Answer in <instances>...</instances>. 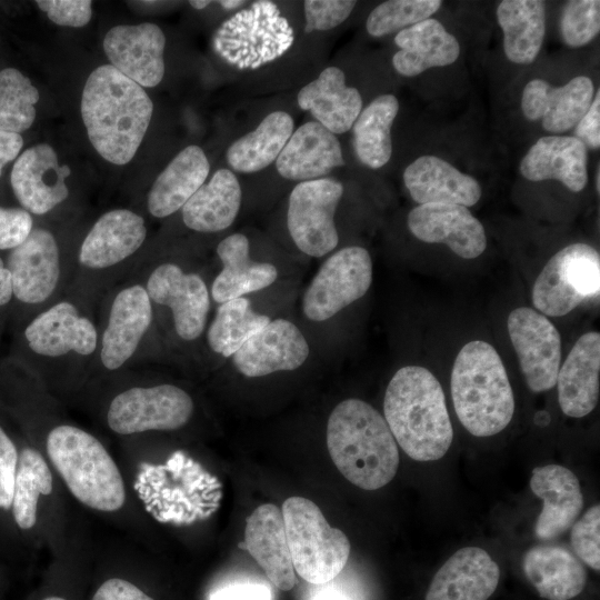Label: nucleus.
<instances>
[{
	"mask_svg": "<svg viewBox=\"0 0 600 600\" xmlns=\"http://www.w3.org/2000/svg\"><path fill=\"white\" fill-rule=\"evenodd\" d=\"M189 3H190V6L192 8L197 9V10H202V9L207 8L211 3V1H209V0H192Z\"/></svg>",
	"mask_w": 600,
	"mask_h": 600,
	"instance_id": "nucleus-56",
	"label": "nucleus"
},
{
	"mask_svg": "<svg viewBox=\"0 0 600 600\" xmlns=\"http://www.w3.org/2000/svg\"><path fill=\"white\" fill-rule=\"evenodd\" d=\"M327 448L340 473L363 490L384 487L399 468L398 446L388 423L360 399L334 407L327 423Z\"/></svg>",
	"mask_w": 600,
	"mask_h": 600,
	"instance_id": "nucleus-3",
	"label": "nucleus"
},
{
	"mask_svg": "<svg viewBox=\"0 0 600 600\" xmlns=\"http://www.w3.org/2000/svg\"><path fill=\"white\" fill-rule=\"evenodd\" d=\"M293 44V30L272 1H256L217 30L213 47L239 70L258 69L282 57Z\"/></svg>",
	"mask_w": 600,
	"mask_h": 600,
	"instance_id": "nucleus-7",
	"label": "nucleus"
},
{
	"mask_svg": "<svg viewBox=\"0 0 600 600\" xmlns=\"http://www.w3.org/2000/svg\"><path fill=\"white\" fill-rule=\"evenodd\" d=\"M497 19L503 31V50L513 63H532L543 42L546 3L540 0H503Z\"/></svg>",
	"mask_w": 600,
	"mask_h": 600,
	"instance_id": "nucleus-36",
	"label": "nucleus"
},
{
	"mask_svg": "<svg viewBox=\"0 0 600 600\" xmlns=\"http://www.w3.org/2000/svg\"><path fill=\"white\" fill-rule=\"evenodd\" d=\"M451 396L461 424L476 437L501 432L514 413V396L498 351L488 342L470 341L451 371Z\"/></svg>",
	"mask_w": 600,
	"mask_h": 600,
	"instance_id": "nucleus-4",
	"label": "nucleus"
},
{
	"mask_svg": "<svg viewBox=\"0 0 600 600\" xmlns=\"http://www.w3.org/2000/svg\"><path fill=\"white\" fill-rule=\"evenodd\" d=\"M292 132L291 116L286 111H273L263 118L253 131L228 148L227 162L238 172L260 171L277 160Z\"/></svg>",
	"mask_w": 600,
	"mask_h": 600,
	"instance_id": "nucleus-37",
	"label": "nucleus"
},
{
	"mask_svg": "<svg viewBox=\"0 0 600 600\" xmlns=\"http://www.w3.org/2000/svg\"><path fill=\"white\" fill-rule=\"evenodd\" d=\"M440 0H389L368 16L366 28L372 37H382L429 19L441 7Z\"/></svg>",
	"mask_w": 600,
	"mask_h": 600,
	"instance_id": "nucleus-42",
	"label": "nucleus"
},
{
	"mask_svg": "<svg viewBox=\"0 0 600 600\" xmlns=\"http://www.w3.org/2000/svg\"><path fill=\"white\" fill-rule=\"evenodd\" d=\"M599 176H600V172H599V170H598V172H597V191H598V192H599V190H600V187H599Z\"/></svg>",
	"mask_w": 600,
	"mask_h": 600,
	"instance_id": "nucleus-58",
	"label": "nucleus"
},
{
	"mask_svg": "<svg viewBox=\"0 0 600 600\" xmlns=\"http://www.w3.org/2000/svg\"><path fill=\"white\" fill-rule=\"evenodd\" d=\"M241 187L229 169L217 170L181 208L184 224L198 232L230 227L240 209Z\"/></svg>",
	"mask_w": 600,
	"mask_h": 600,
	"instance_id": "nucleus-35",
	"label": "nucleus"
},
{
	"mask_svg": "<svg viewBox=\"0 0 600 600\" xmlns=\"http://www.w3.org/2000/svg\"><path fill=\"white\" fill-rule=\"evenodd\" d=\"M18 461L14 442L0 427V509H11Z\"/></svg>",
	"mask_w": 600,
	"mask_h": 600,
	"instance_id": "nucleus-48",
	"label": "nucleus"
},
{
	"mask_svg": "<svg viewBox=\"0 0 600 600\" xmlns=\"http://www.w3.org/2000/svg\"><path fill=\"white\" fill-rule=\"evenodd\" d=\"M298 104L309 111L333 134L350 130L362 110L360 92L346 83V76L338 67L326 68L317 79L300 89Z\"/></svg>",
	"mask_w": 600,
	"mask_h": 600,
	"instance_id": "nucleus-30",
	"label": "nucleus"
},
{
	"mask_svg": "<svg viewBox=\"0 0 600 600\" xmlns=\"http://www.w3.org/2000/svg\"><path fill=\"white\" fill-rule=\"evenodd\" d=\"M576 138L587 148L599 149L600 147V91L597 90L588 111L576 126Z\"/></svg>",
	"mask_w": 600,
	"mask_h": 600,
	"instance_id": "nucleus-50",
	"label": "nucleus"
},
{
	"mask_svg": "<svg viewBox=\"0 0 600 600\" xmlns=\"http://www.w3.org/2000/svg\"><path fill=\"white\" fill-rule=\"evenodd\" d=\"M308 356V342L297 326L274 319L253 333L232 356V361L240 373L256 378L296 370Z\"/></svg>",
	"mask_w": 600,
	"mask_h": 600,
	"instance_id": "nucleus-17",
	"label": "nucleus"
},
{
	"mask_svg": "<svg viewBox=\"0 0 600 600\" xmlns=\"http://www.w3.org/2000/svg\"><path fill=\"white\" fill-rule=\"evenodd\" d=\"M152 320L146 288L133 284L114 297L101 338L100 359L108 370L122 367L136 352Z\"/></svg>",
	"mask_w": 600,
	"mask_h": 600,
	"instance_id": "nucleus-21",
	"label": "nucleus"
},
{
	"mask_svg": "<svg viewBox=\"0 0 600 600\" xmlns=\"http://www.w3.org/2000/svg\"><path fill=\"white\" fill-rule=\"evenodd\" d=\"M403 182L419 204L474 206L481 197L479 182L436 156H421L403 172Z\"/></svg>",
	"mask_w": 600,
	"mask_h": 600,
	"instance_id": "nucleus-28",
	"label": "nucleus"
},
{
	"mask_svg": "<svg viewBox=\"0 0 600 600\" xmlns=\"http://www.w3.org/2000/svg\"><path fill=\"white\" fill-rule=\"evenodd\" d=\"M217 253L223 268L212 283L211 296L218 303L262 290L278 277L274 266L250 259L249 240L242 233L224 238L218 244Z\"/></svg>",
	"mask_w": 600,
	"mask_h": 600,
	"instance_id": "nucleus-33",
	"label": "nucleus"
},
{
	"mask_svg": "<svg viewBox=\"0 0 600 600\" xmlns=\"http://www.w3.org/2000/svg\"><path fill=\"white\" fill-rule=\"evenodd\" d=\"M23 146L20 133L0 130V176L3 167L14 160Z\"/></svg>",
	"mask_w": 600,
	"mask_h": 600,
	"instance_id": "nucleus-52",
	"label": "nucleus"
},
{
	"mask_svg": "<svg viewBox=\"0 0 600 600\" xmlns=\"http://www.w3.org/2000/svg\"><path fill=\"white\" fill-rule=\"evenodd\" d=\"M193 413L192 398L173 384L133 387L118 393L109 404L107 423L118 434L183 427Z\"/></svg>",
	"mask_w": 600,
	"mask_h": 600,
	"instance_id": "nucleus-9",
	"label": "nucleus"
},
{
	"mask_svg": "<svg viewBox=\"0 0 600 600\" xmlns=\"http://www.w3.org/2000/svg\"><path fill=\"white\" fill-rule=\"evenodd\" d=\"M244 544L277 588L289 591L294 587L296 573L278 506L263 503L252 511L246 521Z\"/></svg>",
	"mask_w": 600,
	"mask_h": 600,
	"instance_id": "nucleus-25",
	"label": "nucleus"
},
{
	"mask_svg": "<svg viewBox=\"0 0 600 600\" xmlns=\"http://www.w3.org/2000/svg\"><path fill=\"white\" fill-rule=\"evenodd\" d=\"M150 300L171 309L174 329L187 341L203 331L210 308L208 288L197 273H186L173 263H163L150 274L146 288Z\"/></svg>",
	"mask_w": 600,
	"mask_h": 600,
	"instance_id": "nucleus-14",
	"label": "nucleus"
},
{
	"mask_svg": "<svg viewBox=\"0 0 600 600\" xmlns=\"http://www.w3.org/2000/svg\"><path fill=\"white\" fill-rule=\"evenodd\" d=\"M209 172L203 150L194 144L186 147L154 180L148 194L149 212L156 218L174 213L206 182Z\"/></svg>",
	"mask_w": 600,
	"mask_h": 600,
	"instance_id": "nucleus-34",
	"label": "nucleus"
},
{
	"mask_svg": "<svg viewBox=\"0 0 600 600\" xmlns=\"http://www.w3.org/2000/svg\"><path fill=\"white\" fill-rule=\"evenodd\" d=\"M399 111L398 99L381 94L361 110L352 126L358 159L371 169L383 167L391 158V127Z\"/></svg>",
	"mask_w": 600,
	"mask_h": 600,
	"instance_id": "nucleus-38",
	"label": "nucleus"
},
{
	"mask_svg": "<svg viewBox=\"0 0 600 600\" xmlns=\"http://www.w3.org/2000/svg\"><path fill=\"white\" fill-rule=\"evenodd\" d=\"M46 452L80 503L99 512L123 507L127 491L120 469L93 434L76 426L59 424L48 432Z\"/></svg>",
	"mask_w": 600,
	"mask_h": 600,
	"instance_id": "nucleus-5",
	"label": "nucleus"
},
{
	"mask_svg": "<svg viewBox=\"0 0 600 600\" xmlns=\"http://www.w3.org/2000/svg\"><path fill=\"white\" fill-rule=\"evenodd\" d=\"M571 547L580 560L600 570V506L594 504L572 524Z\"/></svg>",
	"mask_w": 600,
	"mask_h": 600,
	"instance_id": "nucleus-44",
	"label": "nucleus"
},
{
	"mask_svg": "<svg viewBox=\"0 0 600 600\" xmlns=\"http://www.w3.org/2000/svg\"><path fill=\"white\" fill-rule=\"evenodd\" d=\"M600 334H582L557 376L558 401L562 412L571 418L589 414L599 399Z\"/></svg>",
	"mask_w": 600,
	"mask_h": 600,
	"instance_id": "nucleus-26",
	"label": "nucleus"
},
{
	"mask_svg": "<svg viewBox=\"0 0 600 600\" xmlns=\"http://www.w3.org/2000/svg\"><path fill=\"white\" fill-rule=\"evenodd\" d=\"M600 30V2L572 0L567 2L560 18V32L570 47H581L598 36Z\"/></svg>",
	"mask_w": 600,
	"mask_h": 600,
	"instance_id": "nucleus-43",
	"label": "nucleus"
},
{
	"mask_svg": "<svg viewBox=\"0 0 600 600\" xmlns=\"http://www.w3.org/2000/svg\"><path fill=\"white\" fill-rule=\"evenodd\" d=\"M220 6L227 10H231V9H234V8H238L239 6H241L242 3H244V1H238V0H221L219 1Z\"/></svg>",
	"mask_w": 600,
	"mask_h": 600,
	"instance_id": "nucleus-55",
	"label": "nucleus"
},
{
	"mask_svg": "<svg viewBox=\"0 0 600 600\" xmlns=\"http://www.w3.org/2000/svg\"><path fill=\"white\" fill-rule=\"evenodd\" d=\"M342 194V183L330 178L299 182L291 191L287 224L303 253L318 258L337 247L334 213Z\"/></svg>",
	"mask_w": 600,
	"mask_h": 600,
	"instance_id": "nucleus-11",
	"label": "nucleus"
},
{
	"mask_svg": "<svg viewBox=\"0 0 600 600\" xmlns=\"http://www.w3.org/2000/svg\"><path fill=\"white\" fill-rule=\"evenodd\" d=\"M40 94L31 80L16 68L0 71V130L21 133L36 119Z\"/></svg>",
	"mask_w": 600,
	"mask_h": 600,
	"instance_id": "nucleus-41",
	"label": "nucleus"
},
{
	"mask_svg": "<svg viewBox=\"0 0 600 600\" xmlns=\"http://www.w3.org/2000/svg\"><path fill=\"white\" fill-rule=\"evenodd\" d=\"M36 4L53 23L62 27L81 28L92 17L90 0H37Z\"/></svg>",
	"mask_w": 600,
	"mask_h": 600,
	"instance_id": "nucleus-46",
	"label": "nucleus"
},
{
	"mask_svg": "<svg viewBox=\"0 0 600 600\" xmlns=\"http://www.w3.org/2000/svg\"><path fill=\"white\" fill-rule=\"evenodd\" d=\"M32 224L27 210L0 207V250L20 246L32 231Z\"/></svg>",
	"mask_w": 600,
	"mask_h": 600,
	"instance_id": "nucleus-47",
	"label": "nucleus"
},
{
	"mask_svg": "<svg viewBox=\"0 0 600 600\" xmlns=\"http://www.w3.org/2000/svg\"><path fill=\"white\" fill-rule=\"evenodd\" d=\"M407 222L417 239L447 244L463 259L479 257L487 247L483 226L464 206L419 204L409 212Z\"/></svg>",
	"mask_w": 600,
	"mask_h": 600,
	"instance_id": "nucleus-16",
	"label": "nucleus"
},
{
	"mask_svg": "<svg viewBox=\"0 0 600 600\" xmlns=\"http://www.w3.org/2000/svg\"><path fill=\"white\" fill-rule=\"evenodd\" d=\"M53 476L44 457L34 448L26 447L19 452L12 514L21 530H31L38 520L39 503L51 493Z\"/></svg>",
	"mask_w": 600,
	"mask_h": 600,
	"instance_id": "nucleus-39",
	"label": "nucleus"
},
{
	"mask_svg": "<svg viewBox=\"0 0 600 600\" xmlns=\"http://www.w3.org/2000/svg\"><path fill=\"white\" fill-rule=\"evenodd\" d=\"M11 276L0 258V306L7 304L12 297Z\"/></svg>",
	"mask_w": 600,
	"mask_h": 600,
	"instance_id": "nucleus-53",
	"label": "nucleus"
},
{
	"mask_svg": "<svg viewBox=\"0 0 600 600\" xmlns=\"http://www.w3.org/2000/svg\"><path fill=\"white\" fill-rule=\"evenodd\" d=\"M210 600H272V593L266 584L238 583L219 589Z\"/></svg>",
	"mask_w": 600,
	"mask_h": 600,
	"instance_id": "nucleus-51",
	"label": "nucleus"
},
{
	"mask_svg": "<svg viewBox=\"0 0 600 600\" xmlns=\"http://www.w3.org/2000/svg\"><path fill=\"white\" fill-rule=\"evenodd\" d=\"M344 164L338 138L316 121L296 129L276 160L281 177L300 182L320 179Z\"/></svg>",
	"mask_w": 600,
	"mask_h": 600,
	"instance_id": "nucleus-24",
	"label": "nucleus"
},
{
	"mask_svg": "<svg viewBox=\"0 0 600 600\" xmlns=\"http://www.w3.org/2000/svg\"><path fill=\"white\" fill-rule=\"evenodd\" d=\"M7 269L18 300L29 304L47 300L60 278V253L53 234L42 228L32 229L28 238L11 250Z\"/></svg>",
	"mask_w": 600,
	"mask_h": 600,
	"instance_id": "nucleus-18",
	"label": "nucleus"
},
{
	"mask_svg": "<svg viewBox=\"0 0 600 600\" xmlns=\"http://www.w3.org/2000/svg\"><path fill=\"white\" fill-rule=\"evenodd\" d=\"M313 600H351V599L347 594L338 590L328 589V590H323L319 592L314 597Z\"/></svg>",
	"mask_w": 600,
	"mask_h": 600,
	"instance_id": "nucleus-54",
	"label": "nucleus"
},
{
	"mask_svg": "<svg viewBox=\"0 0 600 600\" xmlns=\"http://www.w3.org/2000/svg\"><path fill=\"white\" fill-rule=\"evenodd\" d=\"M91 600H154L134 583L122 578L106 580Z\"/></svg>",
	"mask_w": 600,
	"mask_h": 600,
	"instance_id": "nucleus-49",
	"label": "nucleus"
},
{
	"mask_svg": "<svg viewBox=\"0 0 600 600\" xmlns=\"http://www.w3.org/2000/svg\"><path fill=\"white\" fill-rule=\"evenodd\" d=\"M42 600H66V599H63L61 597H57V596H51V597H47V598H44Z\"/></svg>",
	"mask_w": 600,
	"mask_h": 600,
	"instance_id": "nucleus-57",
	"label": "nucleus"
},
{
	"mask_svg": "<svg viewBox=\"0 0 600 600\" xmlns=\"http://www.w3.org/2000/svg\"><path fill=\"white\" fill-rule=\"evenodd\" d=\"M399 47L392 58L397 72L414 77L433 67L453 63L460 54V44L442 23L426 19L400 30L394 37Z\"/></svg>",
	"mask_w": 600,
	"mask_h": 600,
	"instance_id": "nucleus-32",
	"label": "nucleus"
},
{
	"mask_svg": "<svg viewBox=\"0 0 600 600\" xmlns=\"http://www.w3.org/2000/svg\"><path fill=\"white\" fill-rule=\"evenodd\" d=\"M102 47L110 64L142 88L163 79L166 36L156 23L116 26L106 33Z\"/></svg>",
	"mask_w": 600,
	"mask_h": 600,
	"instance_id": "nucleus-13",
	"label": "nucleus"
},
{
	"mask_svg": "<svg viewBox=\"0 0 600 600\" xmlns=\"http://www.w3.org/2000/svg\"><path fill=\"white\" fill-rule=\"evenodd\" d=\"M520 172L530 181L553 179L579 192L588 182L587 147L576 137H542L522 158Z\"/></svg>",
	"mask_w": 600,
	"mask_h": 600,
	"instance_id": "nucleus-29",
	"label": "nucleus"
},
{
	"mask_svg": "<svg viewBox=\"0 0 600 600\" xmlns=\"http://www.w3.org/2000/svg\"><path fill=\"white\" fill-rule=\"evenodd\" d=\"M270 318L252 310L243 297L220 303L208 330L210 348L226 358L233 356Z\"/></svg>",
	"mask_w": 600,
	"mask_h": 600,
	"instance_id": "nucleus-40",
	"label": "nucleus"
},
{
	"mask_svg": "<svg viewBox=\"0 0 600 600\" xmlns=\"http://www.w3.org/2000/svg\"><path fill=\"white\" fill-rule=\"evenodd\" d=\"M24 337L32 351L44 357L70 352L92 354L98 344L94 324L79 314L74 304L61 301L38 314L26 328Z\"/></svg>",
	"mask_w": 600,
	"mask_h": 600,
	"instance_id": "nucleus-20",
	"label": "nucleus"
},
{
	"mask_svg": "<svg viewBox=\"0 0 600 600\" xmlns=\"http://www.w3.org/2000/svg\"><path fill=\"white\" fill-rule=\"evenodd\" d=\"M383 412L396 442L411 459L434 461L449 450L453 429L443 390L428 369L400 368L387 387Z\"/></svg>",
	"mask_w": 600,
	"mask_h": 600,
	"instance_id": "nucleus-2",
	"label": "nucleus"
},
{
	"mask_svg": "<svg viewBox=\"0 0 600 600\" xmlns=\"http://www.w3.org/2000/svg\"><path fill=\"white\" fill-rule=\"evenodd\" d=\"M507 327L529 389L533 392L552 389L561 361L558 329L544 314L528 307L512 310Z\"/></svg>",
	"mask_w": 600,
	"mask_h": 600,
	"instance_id": "nucleus-12",
	"label": "nucleus"
},
{
	"mask_svg": "<svg viewBox=\"0 0 600 600\" xmlns=\"http://www.w3.org/2000/svg\"><path fill=\"white\" fill-rule=\"evenodd\" d=\"M599 291V252L587 243H572L546 263L533 284L532 303L544 316L562 317Z\"/></svg>",
	"mask_w": 600,
	"mask_h": 600,
	"instance_id": "nucleus-8",
	"label": "nucleus"
},
{
	"mask_svg": "<svg viewBox=\"0 0 600 600\" xmlns=\"http://www.w3.org/2000/svg\"><path fill=\"white\" fill-rule=\"evenodd\" d=\"M593 96L594 86L587 76L574 77L562 87L533 79L523 89L521 108L527 119L541 120L544 130L561 133L577 126Z\"/></svg>",
	"mask_w": 600,
	"mask_h": 600,
	"instance_id": "nucleus-19",
	"label": "nucleus"
},
{
	"mask_svg": "<svg viewBox=\"0 0 600 600\" xmlns=\"http://www.w3.org/2000/svg\"><path fill=\"white\" fill-rule=\"evenodd\" d=\"M372 281L369 252L357 246L330 256L304 292L302 309L312 321H324L366 294Z\"/></svg>",
	"mask_w": 600,
	"mask_h": 600,
	"instance_id": "nucleus-10",
	"label": "nucleus"
},
{
	"mask_svg": "<svg viewBox=\"0 0 600 600\" xmlns=\"http://www.w3.org/2000/svg\"><path fill=\"white\" fill-rule=\"evenodd\" d=\"M281 512L294 571L312 584L333 580L350 554L344 532L332 528L320 508L303 497L286 499Z\"/></svg>",
	"mask_w": 600,
	"mask_h": 600,
	"instance_id": "nucleus-6",
	"label": "nucleus"
},
{
	"mask_svg": "<svg viewBox=\"0 0 600 600\" xmlns=\"http://www.w3.org/2000/svg\"><path fill=\"white\" fill-rule=\"evenodd\" d=\"M530 488L543 501L534 526L538 539L553 540L577 521L583 508V496L571 470L559 464L537 467L532 470Z\"/></svg>",
	"mask_w": 600,
	"mask_h": 600,
	"instance_id": "nucleus-22",
	"label": "nucleus"
},
{
	"mask_svg": "<svg viewBox=\"0 0 600 600\" xmlns=\"http://www.w3.org/2000/svg\"><path fill=\"white\" fill-rule=\"evenodd\" d=\"M153 103L146 90L111 64L96 68L81 96V117L94 150L108 162L126 164L149 128Z\"/></svg>",
	"mask_w": 600,
	"mask_h": 600,
	"instance_id": "nucleus-1",
	"label": "nucleus"
},
{
	"mask_svg": "<svg viewBox=\"0 0 600 600\" xmlns=\"http://www.w3.org/2000/svg\"><path fill=\"white\" fill-rule=\"evenodd\" d=\"M500 569L478 547L456 551L437 571L424 600H487L496 591Z\"/></svg>",
	"mask_w": 600,
	"mask_h": 600,
	"instance_id": "nucleus-23",
	"label": "nucleus"
},
{
	"mask_svg": "<svg viewBox=\"0 0 600 600\" xmlns=\"http://www.w3.org/2000/svg\"><path fill=\"white\" fill-rule=\"evenodd\" d=\"M352 0H307L303 2L306 32L327 31L341 24L351 14Z\"/></svg>",
	"mask_w": 600,
	"mask_h": 600,
	"instance_id": "nucleus-45",
	"label": "nucleus"
},
{
	"mask_svg": "<svg viewBox=\"0 0 600 600\" xmlns=\"http://www.w3.org/2000/svg\"><path fill=\"white\" fill-rule=\"evenodd\" d=\"M522 570L539 596L547 600H570L579 596L587 583V571L581 561L557 544L529 549L522 559Z\"/></svg>",
	"mask_w": 600,
	"mask_h": 600,
	"instance_id": "nucleus-31",
	"label": "nucleus"
},
{
	"mask_svg": "<svg viewBox=\"0 0 600 600\" xmlns=\"http://www.w3.org/2000/svg\"><path fill=\"white\" fill-rule=\"evenodd\" d=\"M147 237L144 220L129 209L103 213L86 236L79 261L89 269H106L133 254Z\"/></svg>",
	"mask_w": 600,
	"mask_h": 600,
	"instance_id": "nucleus-27",
	"label": "nucleus"
},
{
	"mask_svg": "<svg viewBox=\"0 0 600 600\" xmlns=\"http://www.w3.org/2000/svg\"><path fill=\"white\" fill-rule=\"evenodd\" d=\"M69 174L70 169L60 164L54 149L48 143H39L17 158L10 182L24 210L41 216L68 198L66 179Z\"/></svg>",
	"mask_w": 600,
	"mask_h": 600,
	"instance_id": "nucleus-15",
	"label": "nucleus"
}]
</instances>
